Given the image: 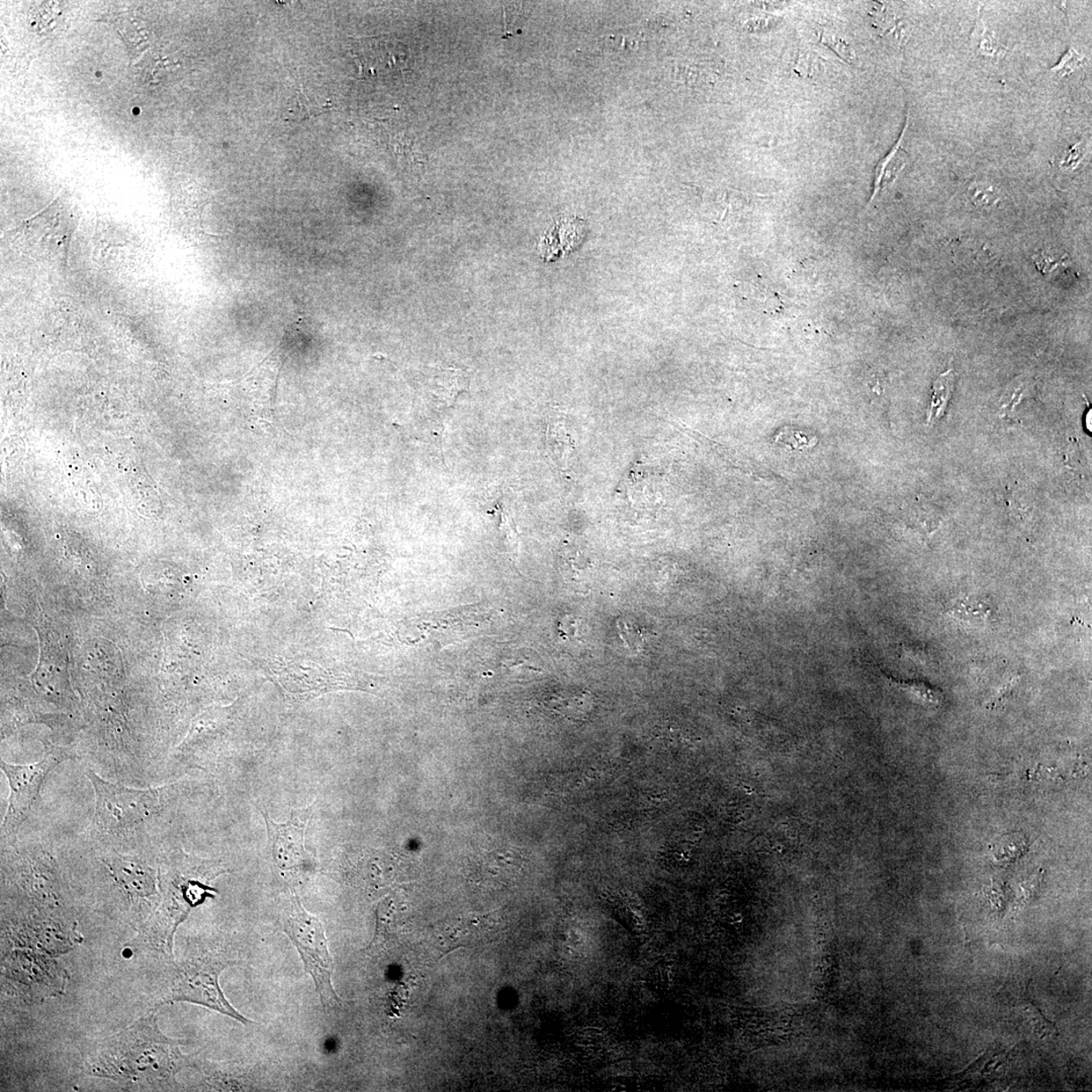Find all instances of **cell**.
I'll return each instance as SVG.
<instances>
[{"mask_svg": "<svg viewBox=\"0 0 1092 1092\" xmlns=\"http://www.w3.org/2000/svg\"><path fill=\"white\" fill-rule=\"evenodd\" d=\"M231 965H234L231 961L209 955L184 961L177 965L165 1001L199 1004L247 1025L249 1019L231 1006L218 983L221 973Z\"/></svg>", "mask_w": 1092, "mask_h": 1092, "instance_id": "obj_4", "label": "cell"}, {"mask_svg": "<svg viewBox=\"0 0 1092 1092\" xmlns=\"http://www.w3.org/2000/svg\"><path fill=\"white\" fill-rule=\"evenodd\" d=\"M86 777L94 791L93 826L107 836L133 834L162 817L170 788L135 789L106 781L91 770Z\"/></svg>", "mask_w": 1092, "mask_h": 1092, "instance_id": "obj_2", "label": "cell"}, {"mask_svg": "<svg viewBox=\"0 0 1092 1092\" xmlns=\"http://www.w3.org/2000/svg\"><path fill=\"white\" fill-rule=\"evenodd\" d=\"M71 756L60 749H50L46 756L36 763L12 764L0 761V768L10 785L9 806L2 826V841L12 842L20 828L28 818L33 806L40 797L42 785L50 772Z\"/></svg>", "mask_w": 1092, "mask_h": 1092, "instance_id": "obj_5", "label": "cell"}, {"mask_svg": "<svg viewBox=\"0 0 1092 1092\" xmlns=\"http://www.w3.org/2000/svg\"><path fill=\"white\" fill-rule=\"evenodd\" d=\"M1029 841L1023 834H1010L1001 837L990 848V856L995 864L1006 866L1014 863L1028 850Z\"/></svg>", "mask_w": 1092, "mask_h": 1092, "instance_id": "obj_11", "label": "cell"}, {"mask_svg": "<svg viewBox=\"0 0 1092 1092\" xmlns=\"http://www.w3.org/2000/svg\"><path fill=\"white\" fill-rule=\"evenodd\" d=\"M775 442L791 450H804L813 447L818 439L803 431H790L786 428L775 437Z\"/></svg>", "mask_w": 1092, "mask_h": 1092, "instance_id": "obj_15", "label": "cell"}, {"mask_svg": "<svg viewBox=\"0 0 1092 1092\" xmlns=\"http://www.w3.org/2000/svg\"><path fill=\"white\" fill-rule=\"evenodd\" d=\"M887 679L890 680L893 685H897L902 690H905L906 693L912 695L917 702L927 706V708L933 709L941 708L945 701L943 692L940 689L929 685L927 683L919 681H901L890 678V677H887Z\"/></svg>", "mask_w": 1092, "mask_h": 1092, "instance_id": "obj_12", "label": "cell"}, {"mask_svg": "<svg viewBox=\"0 0 1092 1092\" xmlns=\"http://www.w3.org/2000/svg\"><path fill=\"white\" fill-rule=\"evenodd\" d=\"M1081 150V145L1075 146L1074 149L1068 153L1066 158L1063 159L1062 164L1064 165L1066 169H1072V167H1075L1080 162L1081 157L1083 156Z\"/></svg>", "mask_w": 1092, "mask_h": 1092, "instance_id": "obj_19", "label": "cell"}, {"mask_svg": "<svg viewBox=\"0 0 1092 1092\" xmlns=\"http://www.w3.org/2000/svg\"><path fill=\"white\" fill-rule=\"evenodd\" d=\"M820 42L826 44V46L833 49L835 52L849 63L854 62L855 54L853 50L844 42L840 36L831 33L822 32L820 34Z\"/></svg>", "mask_w": 1092, "mask_h": 1092, "instance_id": "obj_16", "label": "cell"}, {"mask_svg": "<svg viewBox=\"0 0 1092 1092\" xmlns=\"http://www.w3.org/2000/svg\"><path fill=\"white\" fill-rule=\"evenodd\" d=\"M546 448L551 463L560 471L566 472L570 470L574 444L562 419L551 418L549 422Z\"/></svg>", "mask_w": 1092, "mask_h": 1092, "instance_id": "obj_10", "label": "cell"}, {"mask_svg": "<svg viewBox=\"0 0 1092 1092\" xmlns=\"http://www.w3.org/2000/svg\"><path fill=\"white\" fill-rule=\"evenodd\" d=\"M314 806L291 811L286 824H276L264 808H259L266 824L272 859L280 870L297 871L309 863L310 857L305 849V831Z\"/></svg>", "mask_w": 1092, "mask_h": 1092, "instance_id": "obj_6", "label": "cell"}, {"mask_svg": "<svg viewBox=\"0 0 1092 1092\" xmlns=\"http://www.w3.org/2000/svg\"><path fill=\"white\" fill-rule=\"evenodd\" d=\"M907 652L909 653V654H912V655H908V657L909 659H912L914 661H919L922 665H927L928 662L930 661V653L928 650L923 649V647L912 646L910 647V649L907 650Z\"/></svg>", "mask_w": 1092, "mask_h": 1092, "instance_id": "obj_20", "label": "cell"}, {"mask_svg": "<svg viewBox=\"0 0 1092 1092\" xmlns=\"http://www.w3.org/2000/svg\"><path fill=\"white\" fill-rule=\"evenodd\" d=\"M181 1044L160 1031L157 1014L151 1013L94 1046L86 1055L83 1072L133 1086L163 1088L186 1064Z\"/></svg>", "mask_w": 1092, "mask_h": 1092, "instance_id": "obj_1", "label": "cell"}, {"mask_svg": "<svg viewBox=\"0 0 1092 1092\" xmlns=\"http://www.w3.org/2000/svg\"><path fill=\"white\" fill-rule=\"evenodd\" d=\"M330 108V100H327L325 104L320 103L319 100H312L307 92L301 87V91H297L295 105L289 108L285 118L286 121L302 122L314 118V116L329 111Z\"/></svg>", "mask_w": 1092, "mask_h": 1092, "instance_id": "obj_14", "label": "cell"}, {"mask_svg": "<svg viewBox=\"0 0 1092 1092\" xmlns=\"http://www.w3.org/2000/svg\"><path fill=\"white\" fill-rule=\"evenodd\" d=\"M945 613L970 628H983L993 621V608L977 597L959 596L946 604Z\"/></svg>", "mask_w": 1092, "mask_h": 1092, "instance_id": "obj_8", "label": "cell"}, {"mask_svg": "<svg viewBox=\"0 0 1092 1092\" xmlns=\"http://www.w3.org/2000/svg\"><path fill=\"white\" fill-rule=\"evenodd\" d=\"M954 387V374L952 370L938 376L934 384L933 400L928 414V423L935 424L945 414L948 406Z\"/></svg>", "mask_w": 1092, "mask_h": 1092, "instance_id": "obj_13", "label": "cell"}, {"mask_svg": "<svg viewBox=\"0 0 1092 1092\" xmlns=\"http://www.w3.org/2000/svg\"><path fill=\"white\" fill-rule=\"evenodd\" d=\"M281 928L300 953L305 970L314 981L324 1009L337 1006L341 1000L332 985L333 960L322 921L310 914L294 893L281 912Z\"/></svg>", "mask_w": 1092, "mask_h": 1092, "instance_id": "obj_3", "label": "cell"}, {"mask_svg": "<svg viewBox=\"0 0 1092 1092\" xmlns=\"http://www.w3.org/2000/svg\"><path fill=\"white\" fill-rule=\"evenodd\" d=\"M1082 60L1083 57L1077 53L1073 48H1070L1053 70L1057 72L1060 76H1066L1079 69L1081 67Z\"/></svg>", "mask_w": 1092, "mask_h": 1092, "instance_id": "obj_17", "label": "cell"}, {"mask_svg": "<svg viewBox=\"0 0 1092 1092\" xmlns=\"http://www.w3.org/2000/svg\"><path fill=\"white\" fill-rule=\"evenodd\" d=\"M970 198L977 205H993L995 200L993 187H985L983 186H974L969 189Z\"/></svg>", "mask_w": 1092, "mask_h": 1092, "instance_id": "obj_18", "label": "cell"}, {"mask_svg": "<svg viewBox=\"0 0 1092 1092\" xmlns=\"http://www.w3.org/2000/svg\"><path fill=\"white\" fill-rule=\"evenodd\" d=\"M105 864L120 890L130 900L141 901L155 898L158 893V873L134 857L113 855Z\"/></svg>", "mask_w": 1092, "mask_h": 1092, "instance_id": "obj_7", "label": "cell"}, {"mask_svg": "<svg viewBox=\"0 0 1092 1092\" xmlns=\"http://www.w3.org/2000/svg\"><path fill=\"white\" fill-rule=\"evenodd\" d=\"M907 128L908 119L899 140L895 144L890 154L881 160L876 167L874 191L869 205L875 202L881 193L894 184L907 163L906 152L902 149V141L905 139Z\"/></svg>", "mask_w": 1092, "mask_h": 1092, "instance_id": "obj_9", "label": "cell"}]
</instances>
